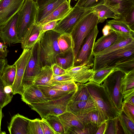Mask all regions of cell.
Wrapping results in <instances>:
<instances>
[{"label": "cell", "mask_w": 134, "mask_h": 134, "mask_svg": "<svg viewBox=\"0 0 134 134\" xmlns=\"http://www.w3.org/2000/svg\"><path fill=\"white\" fill-rule=\"evenodd\" d=\"M97 110L96 104L92 98L87 100L80 101H74L70 100L67 104L66 111L71 112L80 116Z\"/></svg>", "instance_id": "9a60e30c"}, {"label": "cell", "mask_w": 134, "mask_h": 134, "mask_svg": "<svg viewBox=\"0 0 134 134\" xmlns=\"http://www.w3.org/2000/svg\"><path fill=\"white\" fill-rule=\"evenodd\" d=\"M32 49L30 58L25 72L21 84V95L26 87L33 84L36 77L43 66L41 58L39 39L32 48Z\"/></svg>", "instance_id": "8992f818"}, {"label": "cell", "mask_w": 134, "mask_h": 134, "mask_svg": "<svg viewBox=\"0 0 134 134\" xmlns=\"http://www.w3.org/2000/svg\"><path fill=\"white\" fill-rule=\"evenodd\" d=\"M121 88L123 96L134 91V70L125 74L122 81Z\"/></svg>", "instance_id": "e575fe53"}, {"label": "cell", "mask_w": 134, "mask_h": 134, "mask_svg": "<svg viewBox=\"0 0 134 134\" xmlns=\"http://www.w3.org/2000/svg\"><path fill=\"white\" fill-rule=\"evenodd\" d=\"M38 8L36 3L33 0H25L18 12L16 32L19 43L28 29L36 23Z\"/></svg>", "instance_id": "277c9868"}, {"label": "cell", "mask_w": 134, "mask_h": 134, "mask_svg": "<svg viewBox=\"0 0 134 134\" xmlns=\"http://www.w3.org/2000/svg\"><path fill=\"white\" fill-rule=\"evenodd\" d=\"M5 91L6 92L9 94L12 93V87L9 86H6L5 87Z\"/></svg>", "instance_id": "680465c9"}, {"label": "cell", "mask_w": 134, "mask_h": 134, "mask_svg": "<svg viewBox=\"0 0 134 134\" xmlns=\"http://www.w3.org/2000/svg\"><path fill=\"white\" fill-rule=\"evenodd\" d=\"M57 42L61 53L74 51V43L70 33L60 34L58 38Z\"/></svg>", "instance_id": "484cf974"}, {"label": "cell", "mask_w": 134, "mask_h": 134, "mask_svg": "<svg viewBox=\"0 0 134 134\" xmlns=\"http://www.w3.org/2000/svg\"><path fill=\"white\" fill-rule=\"evenodd\" d=\"M54 0H36L38 8H40Z\"/></svg>", "instance_id": "db71d44e"}, {"label": "cell", "mask_w": 134, "mask_h": 134, "mask_svg": "<svg viewBox=\"0 0 134 134\" xmlns=\"http://www.w3.org/2000/svg\"><path fill=\"white\" fill-rule=\"evenodd\" d=\"M118 38V34L112 30L108 35H103L94 42L93 49V55L112 46L116 41Z\"/></svg>", "instance_id": "44dd1931"}, {"label": "cell", "mask_w": 134, "mask_h": 134, "mask_svg": "<svg viewBox=\"0 0 134 134\" xmlns=\"http://www.w3.org/2000/svg\"><path fill=\"white\" fill-rule=\"evenodd\" d=\"M98 18V23H103L107 19L112 18L117 19L114 13L104 4L98 5L93 8Z\"/></svg>", "instance_id": "f546056e"}, {"label": "cell", "mask_w": 134, "mask_h": 134, "mask_svg": "<svg viewBox=\"0 0 134 134\" xmlns=\"http://www.w3.org/2000/svg\"><path fill=\"white\" fill-rule=\"evenodd\" d=\"M6 86L0 75V105L2 108L11 102L13 97V94L8 93L5 91Z\"/></svg>", "instance_id": "60d3db41"}, {"label": "cell", "mask_w": 134, "mask_h": 134, "mask_svg": "<svg viewBox=\"0 0 134 134\" xmlns=\"http://www.w3.org/2000/svg\"><path fill=\"white\" fill-rule=\"evenodd\" d=\"M58 116L63 126L65 134L71 127L75 126L80 129H83L84 127V125L82 121L71 112L66 111Z\"/></svg>", "instance_id": "7402d4cb"}, {"label": "cell", "mask_w": 134, "mask_h": 134, "mask_svg": "<svg viewBox=\"0 0 134 134\" xmlns=\"http://www.w3.org/2000/svg\"><path fill=\"white\" fill-rule=\"evenodd\" d=\"M2 108L0 105V134L5 133L4 132L1 131V121L3 116L2 112Z\"/></svg>", "instance_id": "6f0895ef"}, {"label": "cell", "mask_w": 134, "mask_h": 134, "mask_svg": "<svg viewBox=\"0 0 134 134\" xmlns=\"http://www.w3.org/2000/svg\"><path fill=\"white\" fill-rule=\"evenodd\" d=\"M21 96L22 101L29 105L49 100L44 96L38 86L34 84L26 87Z\"/></svg>", "instance_id": "e0dca14e"}, {"label": "cell", "mask_w": 134, "mask_h": 134, "mask_svg": "<svg viewBox=\"0 0 134 134\" xmlns=\"http://www.w3.org/2000/svg\"><path fill=\"white\" fill-rule=\"evenodd\" d=\"M6 59H0V75H1L5 66L8 64Z\"/></svg>", "instance_id": "11a10c76"}, {"label": "cell", "mask_w": 134, "mask_h": 134, "mask_svg": "<svg viewBox=\"0 0 134 134\" xmlns=\"http://www.w3.org/2000/svg\"><path fill=\"white\" fill-rule=\"evenodd\" d=\"M30 119L19 114L13 116L8 128L10 134H27Z\"/></svg>", "instance_id": "ac0fdd59"}, {"label": "cell", "mask_w": 134, "mask_h": 134, "mask_svg": "<svg viewBox=\"0 0 134 134\" xmlns=\"http://www.w3.org/2000/svg\"><path fill=\"white\" fill-rule=\"evenodd\" d=\"M71 0H68V1L69 3H70V2Z\"/></svg>", "instance_id": "94428289"}, {"label": "cell", "mask_w": 134, "mask_h": 134, "mask_svg": "<svg viewBox=\"0 0 134 134\" xmlns=\"http://www.w3.org/2000/svg\"><path fill=\"white\" fill-rule=\"evenodd\" d=\"M53 75L51 66L45 65L36 77L33 84L38 85H49Z\"/></svg>", "instance_id": "4316f807"}, {"label": "cell", "mask_w": 134, "mask_h": 134, "mask_svg": "<svg viewBox=\"0 0 134 134\" xmlns=\"http://www.w3.org/2000/svg\"><path fill=\"white\" fill-rule=\"evenodd\" d=\"M38 86L44 96L49 100L58 99L71 92L60 91L48 85Z\"/></svg>", "instance_id": "4dcf8cb0"}, {"label": "cell", "mask_w": 134, "mask_h": 134, "mask_svg": "<svg viewBox=\"0 0 134 134\" xmlns=\"http://www.w3.org/2000/svg\"><path fill=\"white\" fill-rule=\"evenodd\" d=\"M92 8H85L75 5L64 17L59 20L53 30L60 34L70 33L75 25L83 17L93 11Z\"/></svg>", "instance_id": "30bf717a"}, {"label": "cell", "mask_w": 134, "mask_h": 134, "mask_svg": "<svg viewBox=\"0 0 134 134\" xmlns=\"http://www.w3.org/2000/svg\"><path fill=\"white\" fill-rule=\"evenodd\" d=\"M122 111L125 115L134 122V105L122 102Z\"/></svg>", "instance_id": "7bdbcfd3"}, {"label": "cell", "mask_w": 134, "mask_h": 134, "mask_svg": "<svg viewBox=\"0 0 134 134\" xmlns=\"http://www.w3.org/2000/svg\"><path fill=\"white\" fill-rule=\"evenodd\" d=\"M59 20H54L49 21L41 25V30L39 38L45 32L54 29L56 26Z\"/></svg>", "instance_id": "f6af8a7d"}, {"label": "cell", "mask_w": 134, "mask_h": 134, "mask_svg": "<svg viewBox=\"0 0 134 134\" xmlns=\"http://www.w3.org/2000/svg\"><path fill=\"white\" fill-rule=\"evenodd\" d=\"M85 65L74 66L66 71L75 83H85L90 81L94 72V69Z\"/></svg>", "instance_id": "2e32d148"}, {"label": "cell", "mask_w": 134, "mask_h": 134, "mask_svg": "<svg viewBox=\"0 0 134 134\" xmlns=\"http://www.w3.org/2000/svg\"><path fill=\"white\" fill-rule=\"evenodd\" d=\"M32 48L24 49L20 57L14 64L16 67V76L12 86V92L13 95L19 94L21 95V86L23 76L30 58Z\"/></svg>", "instance_id": "8fae6325"}, {"label": "cell", "mask_w": 134, "mask_h": 134, "mask_svg": "<svg viewBox=\"0 0 134 134\" xmlns=\"http://www.w3.org/2000/svg\"><path fill=\"white\" fill-rule=\"evenodd\" d=\"M75 0V1H76V0Z\"/></svg>", "instance_id": "be15d7a7"}, {"label": "cell", "mask_w": 134, "mask_h": 134, "mask_svg": "<svg viewBox=\"0 0 134 134\" xmlns=\"http://www.w3.org/2000/svg\"><path fill=\"white\" fill-rule=\"evenodd\" d=\"M48 86L60 91L69 92L76 91L77 88L76 83L73 80L51 83Z\"/></svg>", "instance_id": "74e56055"}, {"label": "cell", "mask_w": 134, "mask_h": 134, "mask_svg": "<svg viewBox=\"0 0 134 134\" xmlns=\"http://www.w3.org/2000/svg\"><path fill=\"white\" fill-rule=\"evenodd\" d=\"M107 120L102 123L98 126L95 134H104L107 129Z\"/></svg>", "instance_id": "f5cc1de1"}, {"label": "cell", "mask_w": 134, "mask_h": 134, "mask_svg": "<svg viewBox=\"0 0 134 134\" xmlns=\"http://www.w3.org/2000/svg\"><path fill=\"white\" fill-rule=\"evenodd\" d=\"M87 0H79L75 5L81 7Z\"/></svg>", "instance_id": "91938a15"}, {"label": "cell", "mask_w": 134, "mask_h": 134, "mask_svg": "<svg viewBox=\"0 0 134 134\" xmlns=\"http://www.w3.org/2000/svg\"><path fill=\"white\" fill-rule=\"evenodd\" d=\"M65 0H54L44 6L38 8L36 23L47 16L53 12Z\"/></svg>", "instance_id": "83f0119b"}, {"label": "cell", "mask_w": 134, "mask_h": 134, "mask_svg": "<svg viewBox=\"0 0 134 134\" xmlns=\"http://www.w3.org/2000/svg\"><path fill=\"white\" fill-rule=\"evenodd\" d=\"M72 80H73L72 78L67 73L59 75H53L50 81V84L52 83L63 82Z\"/></svg>", "instance_id": "ee69618b"}, {"label": "cell", "mask_w": 134, "mask_h": 134, "mask_svg": "<svg viewBox=\"0 0 134 134\" xmlns=\"http://www.w3.org/2000/svg\"><path fill=\"white\" fill-rule=\"evenodd\" d=\"M72 8L68 1L65 0L51 14L37 24L41 25L52 21H59L67 15Z\"/></svg>", "instance_id": "ffe728a7"}, {"label": "cell", "mask_w": 134, "mask_h": 134, "mask_svg": "<svg viewBox=\"0 0 134 134\" xmlns=\"http://www.w3.org/2000/svg\"><path fill=\"white\" fill-rule=\"evenodd\" d=\"M16 74V67L13 65L7 64L4 69L1 76L7 86H12L14 82Z\"/></svg>", "instance_id": "d590c367"}, {"label": "cell", "mask_w": 134, "mask_h": 134, "mask_svg": "<svg viewBox=\"0 0 134 134\" xmlns=\"http://www.w3.org/2000/svg\"><path fill=\"white\" fill-rule=\"evenodd\" d=\"M27 134H43L40 123V119H30L28 127Z\"/></svg>", "instance_id": "b9f144b4"}, {"label": "cell", "mask_w": 134, "mask_h": 134, "mask_svg": "<svg viewBox=\"0 0 134 134\" xmlns=\"http://www.w3.org/2000/svg\"><path fill=\"white\" fill-rule=\"evenodd\" d=\"M98 18L94 11L85 15L73 27L70 34L74 44L75 58L86 37L98 24Z\"/></svg>", "instance_id": "7a4b0ae2"}, {"label": "cell", "mask_w": 134, "mask_h": 134, "mask_svg": "<svg viewBox=\"0 0 134 134\" xmlns=\"http://www.w3.org/2000/svg\"><path fill=\"white\" fill-rule=\"evenodd\" d=\"M33 0V1H35V2H36V0Z\"/></svg>", "instance_id": "6125c7cd"}, {"label": "cell", "mask_w": 134, "mask_h": 134, "mask_svg": "<svg viewBox=\"0 0 134 134\" xmlns=\"http://www.w3.org/2000/svg\"><path fill=\"white\" fill-rule=\"evenodd\" d=\"M111 30L110 26L106 24L102 29L103 35L105 36L108 35Z\"/></svg>", "instance_id": "9f6ffc18"}, {"label": "cell", "mask_w": 134, "mask_h": 134, "mask_svg": "<svg viewBox=\"0 0 134 134\" xmlns=\"http://www.w3.org/2000/svg\"><path fill=\"white\" fill-rule=\"evenodd\" d=\"M8 51L0 31V59H4L7 57Z\"/></svg>", "instance_id": "7dc6e473"}, {"label": "cell", "mask_w": 134, "mask_h": 134, "mask_svg": "<svg viewBox=\"0 0 134 134\" xmlns=\"http://www.w3.org/2000/svg\"><path fill=\"white\" fill-rule=\"evenodd\" d=\"M106 24L110 26L112 31L118 35L134 37V31L132 30L124 21L114 19L107 20Z\"/></svg>", "instance_id": "603a6c76"}, {"label": "cell", "mask_w": 134, "mask_h": 134, "mask_svg": "<svg viewBox=\"0 0 134 134\" xmlns=\"http://www.w3.org/2000/svg\"><path fill=\"white\" fill-rule=\"evenodd\" d=\"M40 123L43 134H57L44 118L40 120Z\"/></svg>", "instance_id": "bcb514c9"}, {"label": "cell", "mask_w": 134, "mask_h": 134, "mask_svg": "<svg viewBox=\"0 0 134 134\" xmlns=\"http://www.w3.org/2000/svg\"><path fill=\"white\" fill-rule=\"evenodd\" d=\"M97 109L104 115L106 120L118 116L119 113L104 87L91 81L85 83Z\"/></svg>", "instance_id": "6da1fadb"}, {"label": "cell", "mask_w": 134, "mask_h": 134, "mask_svg": "<svg viewBox=\"0 0 134 134\" xmlns=\"http://www.w3.org/2000/svg\"><path fill=\"white\" fill-rule=\"evenodd\" d=\"M119 121L124 133L134 134V122L122 111L118 115Z\"/></svg>", "instance_id": "8d00e7d4"}, {"label": "cell", "mask_w": 134, "mask_h": 134, "mask_svg": "<svg viewBox=\"0 0 134 134\" xmlns=\"http://www.w3.org/2000/svg\"><path fill=\"white\" fill-rule=\"evenodd\" d=\"M25 1L0 0V27L18 12Z\"/></svg>", "instance_id": "7c38bea8"}, {"label": "cell", "mask_w": 134, "mask_h": 134, "mask_svg": "<svg viewBox=\"0 0 134 134\" xmlns=\"http://www.w3.org/2000/svg\"><path fill=\"white\" fill-rule=\"evenodd\" d=\"M41 30V25L36 23L27 30L20 42L23 49H30L39 39V36Z\"/></svg>", "instance_id": "d6986e66"}, {"label": "cell", "mask_w": 134, "mask_h": 134, "mask_svg": "<svg viewBox=\"0 0 134 134\" xmlns=\"http://www.w3.org/2000/svg\"><path fill=\"white\" fill-rule=\"evenodd\" d=\"M57 134H65L63 126L58 115H49L44 118Z\"/></svg>", "instance_id": "f35d334b"}, {"label": "cell", "mask_w": 134, "mask_h": 134, "mask_svg": "<svg viewBox=\"0 0 134 134\" xmlns=\"http://www.w3.org/2000/svg\"><path fill=\"white\" fill-rule=\"evenodd\" d=\"M77 88L71 100L74 101H86L92 98L85 83H76Z\"/></svg>", "instance_id": "836d02e7"}, {"label": "cell", "mask_w": 134, "mask_h": 134, "mask_svg": "<svg viewBox=\"0 0 134 134\" xmlns=\"http://www.w3.org/2000/svg\"><path fill=\"white\" fill-rule=\"evenodd\" d=\"M75 59L74 51L60 53L56 56L55 63L66 71L74 66Z\"/></svg>", "instance_id": "d4e9b609"}, {"label": "cell", "mask_w": 134, "mask_h": 134, "mask_svg": "<svg viewBox=\"0 0 134 134\" xmlns=\"http://www.w3.org/2000/svg\"><path fill=\"white\" fill-rule=\"evenodd\" d=\"M123 21L132 30L134 31V8L125 17Z\"/></svg>", "instance_id": "c3c4849f"}, {"label": "cell", "mask_w": 134, "mask_h": 134, "mask_svg": "<svg viewBox=\"0 0 134 134\" xmlns=\"http://www.w3.org/2000/svg\"><path fill=\"white\" fill-rule=\"evenodd\" d=\"M107 128L104 134H122L120 129L122 127L118 116L113 119L107 120Z\"/></svg>", "instance_id": "ab89813d"}, {"label": "cell", "mask_w": 134, "mask_h": 134, "mask_svg": "<svg viewBox=\"0 0 134 134\" xmlns=\"http://www.w3.org/2000/svg\"><path fill=\"white\" fill-rule=\"evenodd\" d=\"M98 32L97 25L85 38L75 57L74 66L85 65L91 68L93 67L94 57L93 49Z\"/></svg>", "instance_id": "9c48e42d"}, {"label": "cell", "mask_w": 134, "mask_h": 134, "mask_svg": "<svg viewBox=\"0 0 134 134\" xmlns=\"http://www.w3.org/2000/svg\"><path fill=\"white\" fill-rule=\"evenodd\" d=\"M104 4V0H87L81 7L85 8H92L101 4Z\"/></svg>", "instance_id": "681fc988"}, {"label": "cell", "mask_w": 134, "mask_h": 134, "mask_svg": "<svg viewBox=\"0 0 134 134\" xmlns=\"http://www.w3.org/2000/svg\"><path fill=\"white\" fill-rule=\"evenodd\" d=\"M115 71L114 67H105L95 70L90 81L101 85L111 73Z\"/></svg>", "instance_id": "1f68e13d"}, {"label": "cell", "mask_w": 134, "mask_h": 134, "mask_svg": "<svg viewBox=\"0 0 134 134\" xmlns=\"http://www.w3.org/2000/svg\"><path fill=\"white\" fill-rule=\"evenodd\" d=\"M114 67L116 71H121L125 74L134 70V55L126 57L116 63Z\"/></svg>", "instance_id": "d6a6232c"}, {"label": "cell", "mask_w": 134, "mask_h": 134, "mask_svg": "<svg viewBox=\"0 0 134 134\" xmlns=\"http://www.w3.org/2000/svg\"><path fill=\"white\" fill-rule=\"evenodd\" d=\"M134 55V42L106 55L94 56V70L105 67H114L115 64L124 58Z\"/></svg>", "instance_id": "ba28073f"}, {"label": "cell", "mask_w": 134, "mask_h": 134, "mask_svg": "<svg viewBox=\"0 0 134 134\" xmlns=\"http://www.w3.org/2000/svg\"><path fill=\"white\" fill-rule=\"evenodd\" d=\"M104 4L114 13L117 20L123 21L134 8V0H104Z\"/></svg>", "instance_id": "4fadbf2b"}, {"label": "cell", "mask_w": 134, "mask_h": 134, "mask_svg": "<svg viewBox=\"0 0 134 134\" xmlns=\"http://www.w3.org/2000/svg\"><path fill=\"white\" fill-rule=\"evenodd\" d=\"M76 91L58 99L34 103L29 105L42 118L49 115L58 116L66 111L67 104Z\"/></svg>", "instance_id": "5b68a950"}, {"label": "cell", "mask_w": 134, "mask_h": 134, "mask_svg": "<svg viewBox=\"0 0 134 134\" xmlns=\"http://www.w3.org/2000/svg\"><path fill=\"white\" fill-rule=\"evenodd\" d=\"M18 15L17 13L5 24L0 27L2 36L7 46L10 47L12 44L19 43L16 32Z\"/></svg>", "instance_id": "5bb4252c"}, {"label": "cell", "mask_w": 134, "mask_h": 134, "mask_svg": "<svg viewBox=\"0 0 134 134\" xmlns=\"http://www.w3.org/2000/svg\"><path fill=\"white\" fill-rule=\"evenodd\" d=\"M125 74L120 71L111 73L101 84L105 88L119 113L122 111L123 99L121 88L122 79Z\"/></svg>", "instance_id": "52a82bcc"}, {"label": "cell", "mask_w": 134, "mask_h": 134, "mask_svg": "<svg viewBox=\"0 0 134 134\" xmlns=\"http://www.w3.org/2000/svg\"><path fill=\"white\" fill-rule=\"evenodd\" d=\"M78 116L84 125L90 123L98 127L102 123L107 121L102 114L97 109L90 112L84 116Z\"/></svg>", "instance_id": "f1b7e54d"}, {"label": "cell", "mask_w": 134, "mask_h": 134, "mask_svg": "<svg viewBox=\"0 0 134 134\" xmlns=\"http://www.w3.org/2000/svg\"><path fill=\"white\" fill-rule=\"evenodd\" d=\"M122 102L131 103L134 105V91L123 96Z\"/></svg>", "instance_id": "816d5d0a"}, {"label": "cell", "mask_w": 134, "mask_h": 134, "mask_svg": "<svg viewBox=\"0 0 134 134\" xmlns=\"http://www.w3.org/2000/svg\"><path fill=\"white\" fill-rule=\"evenodd\" d=\"M53 75H61L66 73V71L55 63L52 64L51 66Z\"/></svg>", "instance_id": "f907efd6"}, {"label": "cell", "mask_w": 134, "mask_h": 134, "mask_svg": "<svg viewBox=\"0 0 134 134\" xmlns=\"http://www.w3.org/2000/svg\"><path fill=\"white\" fill-rule=\"evenodd\" d=\"M118 35V39L114 44L102 52L94 54V56L100 57L107 55L134 42V37Z\"/></svg>", "instance_id": "cb8c5ba5"}, {"label": "cell", "mask_w": 134, "mask_h": 134, "mask_svg": "<svg viewBox=\"0 0 134 134\" xmlns=\"http://www.w3.org/2000/svg\"><path fill=\"white\" fill-rule=\"evenodd\" d=\"M60 35L53 30L48 31L40 36V44L41 56L43 66H50L55 63L56 56L61 53L57 42Z\"/></svg>", "instance_id": "3957f363"}]
</instances>
